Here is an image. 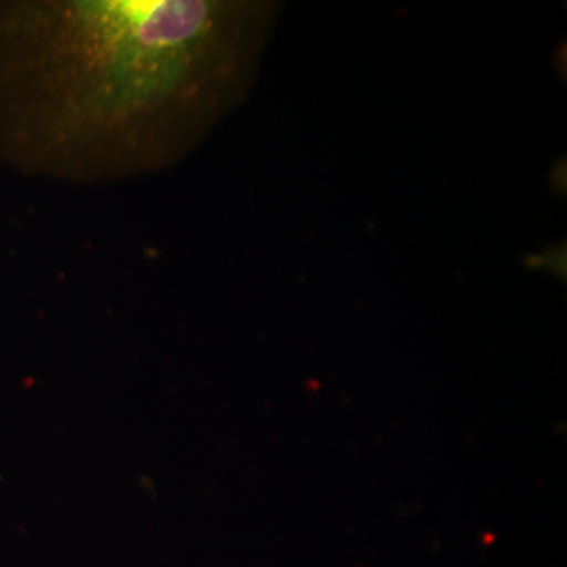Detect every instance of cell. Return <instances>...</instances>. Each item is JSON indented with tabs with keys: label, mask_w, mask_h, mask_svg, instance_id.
Listing matches in <instances>:
<instances>
[{
	"label": "cell",
	"mask_w": 567,
	"mask_h": 567,
	"mask_svg": "<svg viewBox=\"0 0 567 567\" xmlns=\"http://www.w3.org/2000/svg\"><path fill=\"white\" fill-rule=\"evenodd\" d=\"M282 3L0 0V163L76 185L173 169L248 100Z\"/></svg>",
	"instance_id": "obj_1"
}]
</instances>
